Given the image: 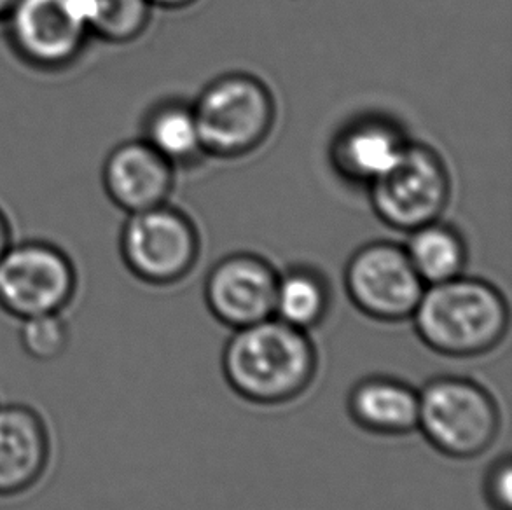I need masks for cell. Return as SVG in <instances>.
Wrapping results in <instances>:
<instances>
[{
  "label": "cell",
  "mask_w": 512,
  "mask_h": 510,
  "mask_svg": "<svg viewBox=\"0 0 512 510\" xmlns=\"http://www.w3.org/2000/svg\"><path fill=\"white\" fill-rule=\"evenodd\" d=\"M404 250L427 287L464 275L469 259L462 235L441 219L411 231Z\"/></svg>",
  "instance_id": "cell-16"
},
{
  "label": "cell",
  "mask_w": 512,
  "mask_h": 510,
  "mask_svg": "<svg viewBox=\"0 0 512 510\" xmlns=\"http://www.w3.org/2000/svg\"><path fill=\"white\" fill-rule=\"evenodd\" d=\"M51 455L42 414L27 404H0V498L20 497L41 483Z\"/></svg>",
  "instance_id": "cell-12"
},
{
  "label": "cell",
  "mask_w": 512,
  "mask_h": 510,
  "mask_svg": "<svg viewBox=\"0 0 512 510\" xmlns=\"http://www.w3.org/2000/svg\"><path fill=\"white\" fill-rule=\"evenodd\" d=\"M18 0H0V21L6 18V14L13 9Z\"/></svg>",
  "instance_id": "cell-23"
},
{
  "label": "cell",
  "mask_w": 512,
  "mask_h": 510,
  "mask_svg": "<svg viewBox=\"0 0 512 510\" xmlns=\"http://www.w3.org/2000/svg\"><path fill=\"white\" fill-rule=\"evenodd\" d=\"M278 273L261 255L240 252L224 257L205 280V303L233 331L273 317Z\"/></svg>",
  "instance_id": "cell-10"
},
{
  "label": "cell",
  "mask_w": 512,
  "mask_h": 510,
  "mask_svg": "<svg viewBox=\"0 0 512 510\" xmlns=\"http://www.w3.org/2000/svg\"><path fill=\"white\" fill-rule=\"evenodd\" d=\"M21 350L37 362H53L67 352L70 331L63 313H48L20 320Z\"/></svg>",
  "instance_id": "cell-19"
},
{
  "label": "cell",
  "mask_w": 512,
  "mask_h": 510,
  "mask_svg": "<svg viewBox=\"0 0 512 510\" xmlns=\"http://www.w3.org/2000/svg\"><path fill=\"white\" fill-rule=\"evenodd\" d=\"M319 369L308 332L270 317L235 329L222 352V373L236 395L259 406H280L301 397Z\"/></svg>",
  "instance_id": "cell-1"
},
{
  "label": "cell",
  "mask_w": 512,
  "mask_h": 510,
  "mask_svg": "<svg viewBox=\"0 0 512 510\" xmlns=\"http://www.w3.org/2000/svg\"><path fill=\"white\" fill-rule=\"evenodd\" d=\"M367 187L376 217L388 228L411 233L441 219L450 203L451 177L439 152L408 142L394 165Z\"/></svg>",
  "instance_id": "cell-6"
},
{
  "label": "cell",
  "mask_w": 512,
  "mask_h": 510,
  "mask_svg": "<svg viewBox=\"0 0 512 510\" xmlns=\"http://www.w3.org/2000/svg\"><path fill=\"white\" fill-rule=\"evenodd\" d=\"M201 144L207 156L236 159L266 142L277 121L270 88L252 74L217 77L193 102Z\"/></svg>",
  "instance_id": "cell-4"
},
{
  "label": "cell",
  "mask_w": 512,
  "mask_h": 510,
  "mask_svg": "<svg viewBox=\"0 0 512 510\" xmlns=\"http://www.w3.org/2000/svg\"><path fill=\"white\" fill-rule=\"evenodd\" d=\"M119 254L140 282L165 287L184 280L200 257V233L179 208L165 203L128 215Z\"/></svg>",
  "instance_id": "cell-8"
},
{
  "label": "cell",
  "mask_w": 512,
  "mask_h": 510,
  "mask_svg": "<svg viewBox=\"0 0 512 510\" xmlns=\"http://www.w3.org/2000/svg\"><path fill=\"white\" fill-rule=\"evenodd\" d=\"M418 390L392 376H369L348 395V413L369 434L399 437L418 427Z\"/></svg>",
  "instance_id": "cell-14"
},
{
  "label": "cell",
  "mask_w": 512,
  "mask_h": 510,
  "mask_svg": "<svg viewBox=\"0 0 512 510\" xmlns=\"http://www.w3.org/2000/svg\"><path fill=\"white\" fill-rule=\"evenodd\" d=\"M13 242V226H11V221H9L6 212L0 207V259L4 257L7 249L13 245Z\"/></svg>",
  "instance_id": "cell-21"
},
{
  "label": "cell",
  "mask_w": 512,
  "mask_h": 510,
  "mask_svg": "<svg viewBox=\"0 0 512 510\" xmlns=\"http://www.w3.org/2000/svg\"><path fill=\"white\" fill-rule=\"evenodd\" d=\"M423 345L451 359H474L492 352L506 338L511 311L493 283L460 275L429 285L411 315Z\"/></svg>",
  "instance_id": "cell-2"
},
{
  "label": "cell",
  "mask_w": 512,
  "mask_h": 510,
  "mask_svg": "<svg viewBox=\"0 0 512 510\" xmlns=\"http://www.w3.org/2000/svg\"><path fill=\"white\" fill-rule=\"evenodd\" d=\"M329 310L331 289L319 271L298 266L278 275L273 317L308 332L326 320Z\"/></svg>",
  "instance_id": "cell-17"
},
{
  "label": "cell",
  "mask_w": 512,
  "mask_h": 510,
  "mask_svg": "<svg viewBox=\"0 0 512 510\" xmlns=\"http://www.w3.org/2000/svg\"><path fill=\"white\" fill-rule=\"evenodd\" d=\"M408 142L395 121L381 114H366L334 135L329 158L343 179L369 186L394 165Z\"/></svg>",
  "instance_id": "cell-13"
},
{
  "label": "cell",
  "mask_w": 512,
  "mask_h": 510,
  "mask_svg": "<svg viewBox=\"0 0 512 510\" xmlns=\"http://www.w3.org/2000/svg\"><path fill=\"white\" fill-rule=\"evenodd\" d=\"M142 140L160 152L170 165L193 166L207 158L193 104L182 100H161L147 111L142 121Z\"/></svg>",
  "instance_id": "cell-15"
},
{
  "label": "cell",
  "mask_w": 512,
  "mask_h": 510,
  "mask_svg": "<svg viewBox=\"0 0 512 510\" xmlns=\"http://www.w3.org/2000/svg\"><path fill=\"white\" fill-rule=\"evenodd\" d=\"M486 502L492 510H512V462L506 455L495 460L483 484Z\"/></svg>",
  "instance_id": "cell-20"
},
{
  "label": "cell",
  "mask_w": 512,
  "mask_h": 510,
  "mask_svg": "<svg viewBox=\"0 0 512 510\" xmlns=\"http://www.w3.org/2000/svg\"><path fill=\"white\" fill-rule=\"evenodd\" d=\"M13 55L28 69H72L90 46L83 0H18L0 21Z\"/></svg>",
  "instance_id": "cell-5"
},
{
  "label": "cell",
  "mask_w": 512,
  "mask_h": 510,
  "mask_svg": "<svg viewBox=\"0 0 512 510\" xmlns=\"http://www.w3.org/2000/svg\"><path fill=\"white\" fill-rule=\"evenodd\" d=\"M418 400L416 430L441 455L472 460L485 455L499 439V404L478 381L439 376L418 390Z\"/></svg>",
  "instance_id": "cell-3"
},
{
  "label": "cell",
  "mask_w": 512,
  "mask_h": 510,
  "mask_svg": "<svg viewBox=\"0 0 512 510\" xmlns=\"http://www.w3.org/2000/svg\"><path fill=\"white\" fill-rule=\"evenodd\" d=\"M93 41L123 46L144 35L154 6L149 0H83Z\"/></svg>",
  "instance_id": "cell-18"
},
{
  "label": "cell",
  "mask_w": 512,
  "mask_h": 510,
  "mask_svg": "<svg viewBox=\"0 0 512 510\" xmlns=\"http://www.w3.org/2000/svg\"><path fill=\"white\" fill-rule=\"evenodd\" d=\"M343 283L357 310L390 324L409 320L427 287L404 247L394 242H371L355 250Z\"/></svg>",
  "instance_id": "cell-9"
},
{
  "label": "cell",
  "mask_w": 512,
  "mask_h": 510,
  "mask_svg": "<svg viewBox=\"0 0 512 510\" xmlns=\"http://www.w3.org/2000/svg\"><path fill=\"white\" fill-rule=\"evenodd\" d=\"M154 7H163V9H184V7L193 6L198 0H149Z\"/></svg>",
  "instance_id": "cell-22"
},
{
  "label": "cell",
  "mask_w": 512,
  "mask_h": 510,
  "mask_svg": "<svg viewBox=\"0 0 512 510\" xmlns=\"http://www.w3.org/2000/svg\"><path fill=\"white\" fill-rule=\"evenodd\" d=\"M77 289L72 257L48 240L13 242L0 259V310L16 320L63 313Z\"/></svg>",
  "instance_id": "cell-7"
},
{
  "label": "cell",
  "mask_w": 512,
  "mask_h": 510,
  "mask_svg": "<svg viewBox=\"0 0 512 510\" xmlns=\"http://www.w3.org/2000/svg\"><path fill=\"white\" fill-rule=\"evenodd\" d=\"M173 184L175 166L142 138L116 145L102 166L107 198L128 215L165 205Z\"/></svg>",
  "instance_id": "cell-11"
}]
</instances>
